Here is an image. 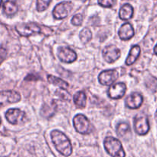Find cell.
I'll use <instances>...</instances> for the list:
<instances>
[{"label":"cell","instance_id":"19","mask_svg":"<svg viewBox=\"0 0 157 157\" xmlns=\"http://www.w3.org/2000/svg\"><path fill=\"white\" fill-rule=\"evenodd\" d=\"M117 133L121 137L125 138L126 136L131 134V130H130V124L127 123H119L117 126Z\"/></svg>","mask_w":157,"mask_h":157},{"label":"cell","instance_id":"5","mask_svg":"<svg viewBox=\"0 0 157 157\" xmlns=\"http://www.w3.org/2000/svg\"><path fill=\"white\" fill-rule=\"evenodd\" d=\"M134 130L138 135H146L150 130L149 120L146 115L138 114L134 118Z\"/></svg>","mask_w":157,"mask_h":157},{"label":"cell","instance_id":"24","mask_svg":"<svg viewBox=\"0 0 157 157\" xmlns=\"http://www.w3.org/2000/svg\"><path fill=\"white\" fill-rule=\"evenodd\" d=\"M52 0H37V10L38 12H43L48 7Z\"/></svg>","mask_w":157,"mask_h":157},{"label":"cell","instance_id":"9","mask_svg":"<svg viewBox=\"0 0 157 157\" xmlns=\"http://www.w3.org/2000/svg\"><path fill=\"white\" fill-rule=\"evenodd\" d=\"M118 73L116 70H107L101 72L98 76V81L103 85H111L117 81Z\"/></svg>","mask_w":157,"mask_h":157},{"label":"cell","instance_id":"25","mask_svg":"<svg viewBox=\"0 0 157 157\" xmlns=\"http://www.w3.org/2000/svg\"><path fill=\"white\" fill-rule=\"evenodd\" d=\"M146 86L151 91H156L157 89V79L155 78H150L146 81Z\"/></svg>","mask_w":157,"mask_h":157},{"label":"cell","instance_id":"30","mask_svg":"<svg viewBox=\"0 0 157 157\" xmlns=\"http://www.w3.org/2000/svg\"><path fill=\"white\" fill-rule=\"evenodd\" d=\"M81 1H83V2H84V1H86V0H81Z\"/></svg>","mask_w":157,"mask_h":157},{"label":"cell","instance_id":"1","mask_svg":"<svg viewBox=\"0 0 157 157\" xmlns=\"http://www.w3.org/2000/svg\"><path fill=\"white\" fill-rule=\"evenodd\" d=\"M51 138L55 149L64 156H69L72 153V145L70 140L64 133L59 130H53L51 133Z\"/></svg>","mask_w":157,"mask_h":157},{"label":"cell","instance_id":"20","mask_svg":"<svg viewBox=\"0 0 157 157\" xmlns=\"http://www.w3.org/2000/svg\"><path fill=\"white\" fill-rule=\"evenodd\" d=\"M56 105L54 103L52 104H44L41 109V115L45 118H49L53 116L55 113Z\"/></svg>","mask_w":157,"mask_h":157},{"label":"cell","instance_id":"2","mask_svg":"<svg viewBox=\"0 0 157 157\" xmlns=\"http://www.w3.org/2000/svg\"><path fill=\"white\" fill-rule=\"evenodd\" d=\"M104 145L106 151L112 157H125V151L119 140L113 136H107L104 140Z\"/></svg>","mask_w":157,"mask_h":157},{"label":"cell","instance_id":"23","mask_svg":"<svg viewBox=\"0 0 157 157\" xmlns=\"http://www.w3.org/2000/svg\"><path fill=\"white\" fill-rule=\"evenodd\" d=\"M55 94L59 98L64 100V101H70L71 100V94L64 88L57 90V91L55 92Z\"/></svg>","mask_w":157,"mask_h":157},{"label":"cell","instance_id":"6","mask_svg":"<svg viewBox=\"0 0 157 157\" xmlns=\"http://www.w3.org/2000/svg\"><path fill=\"white\" fill-rule=\"evenodd\" d=\"M6 118L10 124L18 125L25 123L26 120L25 113L19 109H9L6 113Z\"/></svg>","mask_w":157,"mask_h":157},{"label":"cell","instance_id":"18","mask_svg":"<svg viewBox=\"0 0 157 157\" xmlns=\"http://www.w3.org/2000/svg\"><path fill=\"white\" fill-rule=\"evenodd\" d=\"M133 15V8L131 5L125 4L120 10V18L122 20H129Z\"/></svg>","mask_w":157,"mask_h":157},{"label":"cell","instance_id":"27","mask_svg":"<svg viewBox=\"0 0 157 157\" xmlns=\"http://www.w3.org/2000/svg\"><path fill=\"white\" fill-rule=\"evenodd\" d=\"M98 3L103 7L110 8L113 6L114 0H98Z\"/></svg>","mask_w":157,"mask_h":157},{"label":"cell","instance_id":"15","mask_svg":"<svg viewBox=\"0 0 157 157\" xmlns=\"http://www.w3.org/2000/svg\"><path fill=\"white\" fill-rule=\"evenodd\" d=\"M74 103L78 108L84 109L86 107L87 96L84 91H78L74 95Z\"/></svg>","mask_w":157,"mask_h":157},{"label":"cell","instance_id":"8","mask_svg":"<svg viewBox=\"0 0 157 157\" xmlns=\"http://www.w3.org/2000/svg\"><path fill=\"white\" fill-rule=\"evenodd\" d=\"M121 53L119 48L115 45H108L104 48L103 51V56L104 60L108 63H113L119 59Z\"/></svg>","mask_w":157,"mask_h":157},{"label":"cell","instance_id":"4","mask_svg":"<svg viewBox=\"0 0 157 157\" xmlns=\"http://www.w3.org/2000/svg\"><path fill=\"white\" fill-rule=\"evenodd\" d=\"M17 32L21 36H30L33 34L43 33L42 28L35 23H22L15 26Z\"/></svg>","mask_w":157,"mask_h":157},{"label":"cell","instance_id":"21","mask_svg":"<svg viewBox=\"0 0 157 157\" xmlns=\"http://www.w3.org/2000/svg\"><path fill=\"white\" fill-rule=\"evenodd\" d=\"M48 82L50 83V84L58 86V87H61V88L66 89L68 87V84H67L66 81L61 79V78L53 76V75H48Z\"/></svg>","mask_w":157,"mask_h":157},{"label":"cell","instance_id":"29","mask_svg":"<svg viewBox=\"0 0 157 157\" xmlns=\"http://www.w3.org/2000/svg\"><path fill=\"white\" fill-rule=\"evenodd\" d=\"M156 121H157V112H156Z\"/></svg>","mask_w":157,"mask_h":157},{"label":"cell","instance_id":"7","mask_svg":"<svg viewBox=\"0 0 157 157\" xmlns=\"http://www.w3.org/2000/svg\"><path fill=\"white\" fill-rule=\"evenodd\" d=\"M73 9V4L71 2H62L55 7L53 15L56 19L66 18Z\"/></svg>","mask_w":157,"mask_h":157},{"label":"cell","instance_id":"17","mask_svg":"<svg viewBox=\"0 0 157 157\" xmlns=\"http://www.w3.org/2000/svg\"><path fill=\"white\" fill-rule=\"evenodd\" d=\"M3 11L7 16H12L18 12V6L15 2L8 0L3 4Z\"/></svg>","mask_w":157,"mask_h":157},{"label":"cell","instance_id":"22","mask_svg":"<svg viewBox=\"0 0 157 157\" xmlns=\"http://www.w3.org/2000/svg\"><path fill=\"white\" fill-rule=\"evenodd\" d=\"M92 38V33L90 32V29H84L81 30L80 32V39L83 43H87L91 40Z\"/></svg>","mask_w":157,"mask_h":157},{"label":"cell","instance_id":"10","mask_svg":"<svg viewBox=\"0 0 157 157\" xmlns=\"http://www.w3.org/2000/svg\"><path fill=\"white\" fill-rule=\"evenodd\" d=\"M58 55L59 59L64 63H72L76 61L78 58L75 51L71 49L70 48L66 47L60 48Z\"/></svg>","mask_w":157,"mask_h":157},{"label":"cell","instance_id":"26","mask_svg":"<svg viewBox=\"0 0 157 157\" xmlns=\"http://www.w3.org/2000/svg\"><path fill=\"white\" fill-rule=\"evenodd\" d=\"M84 18L83 15L81 14H77V15H74L73 18L71 19V23L75 26H79L82 24V21Z\"/></svg>","mask_w":157,"mask_h":157},{"label":"cell","instance_id":"12","mask_svg":"<svg viewBox=\"0 0 157 157\" xmlns=\"http://www.w3.org/2000/svg\"><path fill=\"white\" fill-rule=\"evenodd\" d=\"M144 101L143 96L140 93L134 92L129 95L126 99V105L130 109H138L141 107Z\"/></svg>","mask_w":157,"mask_h":157},{"label":"cell","instance_id":"3","mask_svg":"<svg viewBox=\"0 0 157 157\" xmlns=\"http://www.w3.org/2000/svg\"><path fill=\"white\" fill-rule=\"evenodd\" d=\"M74 127L78 133L81 134H89L92 132L93 126L87 117L83 114H78L74 117Z\"/></svg>","mask_w":157,"mask_h":157},{"label":"cell","instance_id":"28","mask_svg":"<svg viewBox=\"0 0 157 157\" xmlns=\"http://www.w3.org/2000/svg\"><path fill=\"white\" fill-rule=\"evenodd\" d=\"M154 52H155V54L157 55V44L155 46V48H154Z\"/></svg>","mask_w":157,"mask_h":157},{"label":"cell","instance_id":"14","mask_svg":"<svg viewBox=\"0 0 157 157\" xmlns=\"http://www.w3.org/2000/svg\"><path fill=\"white\" fill-rule=\"evenodd\" d=\"M134 29H133V26L130 23L127 22L125 24L123 25L120 29L119 32H118V35L119 37L124 41H127L130 40L134 36Z\"/></svg>","mask_w":157,"mask_h":157},{"label":"cell","instance_id":"13","mask_svg":"<svg viewBox=\"0 0 157 157\" xmlns=\"http://www.w3.org/2000/svg\"><path fill=\"white\" fill-rule=\"evenodd\" d=\"M1 98V103H4L5 101L9 103V104H14L20 101L21 96L19 94L14 90H3L0 94Z\"/></svg>","mask_w":157,"mask_h":157},{"label":"cell","instance_id":"16","mask_svg":"<svg viewBox=\"0 0 157 157\" xmlns=\"http://www.w3.org/2000/svg\"><path fill=\"white\" fill-rule=\"evenodd\" d=\"M140 51L141 49L139 45L133 46L131 48V50H130V53H129L128 57L126 59V64H127V65H131V64H133L136 61L138 57L140 56Z\"/></svg>","mask_w":157,"mask_h":157},{"label":"cell","instance_id":"11","mask_svg":"<svg viewBox=\"0 0 157 157\" xmlns=\"http://www.w3.org/2000/svg\"><path fill=\"white\" fill-rule=\"evenodd\" d=\"M127 90V86L124 83H117L110 86L108 90V95L112 99H121L124 96Z\"/></svg>","mask_w":157,"mask_h":157}]
</instances>
